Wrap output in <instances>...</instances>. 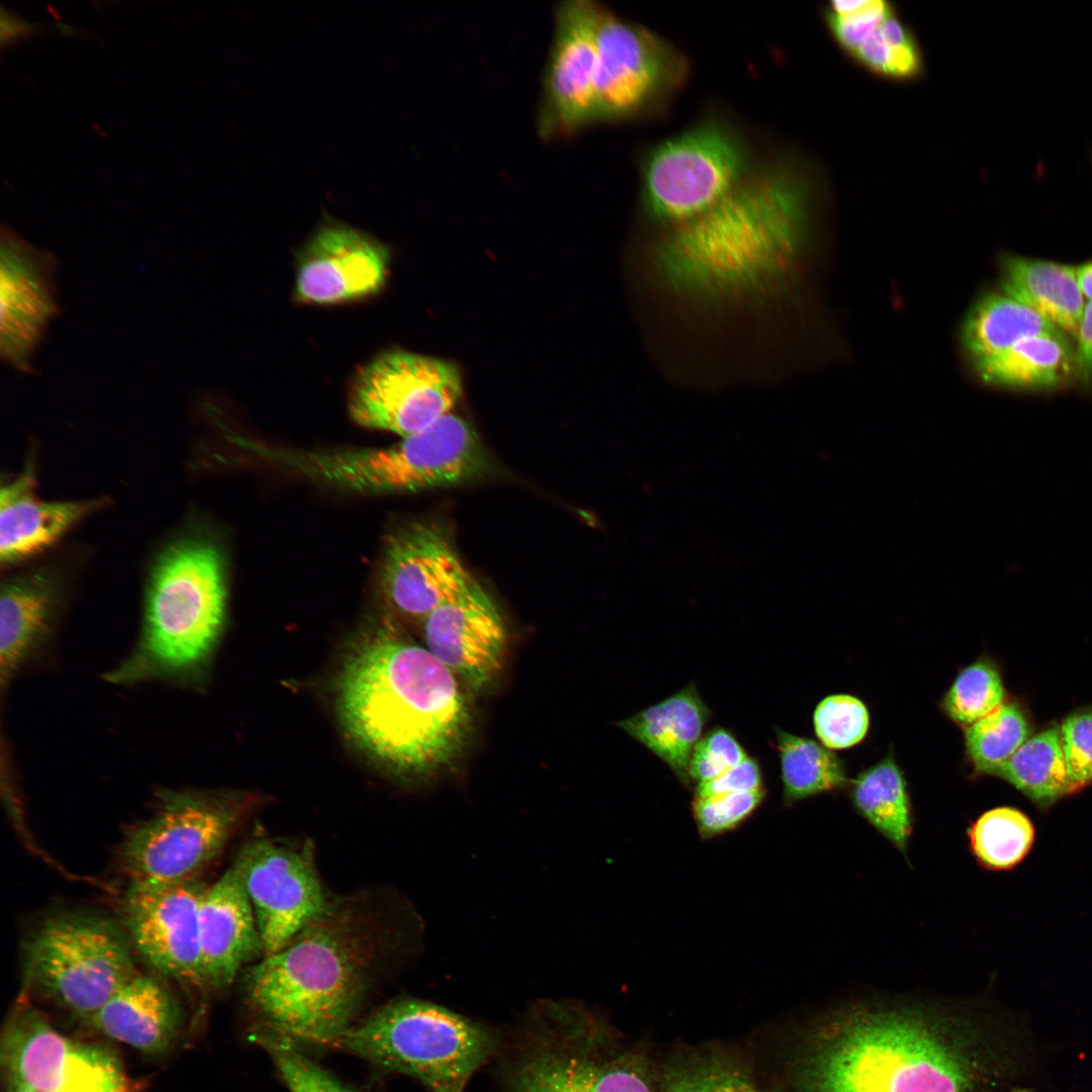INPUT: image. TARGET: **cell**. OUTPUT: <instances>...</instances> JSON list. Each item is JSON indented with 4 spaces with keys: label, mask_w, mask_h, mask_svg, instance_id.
<instances>
[{
    "label": "cell",
    "mask_w": 1092,
    "mask_h": 1092,
    "mask_svg": "<svg viewBox=\"0 0 1092 1092\" xmlns=\"http://www.w3.org/2000/svg\"><path fill=\"white\" fill-rule=\"evenodd\" d=\"M812 199V182L794 167L746 175L713 208L656 242L657 274L673 290L704 298L776 285L797 260Z\"/></svg>",
    "instance_id": "3957f363"
},
{
    "label": "cell",
    "mask_w": 1092,
    "mask_h": 1092,
    "mask_svg": "<svg viewBox=\"0 0 1092 1092\" xmlns=\"http://www.w3.org/2000/svg\"><path fill=\"white\" fill-rule=\"evenodd\" d=\"M59 260L2 226L0 236V356L15 370L33 374L32 358L49 324L60 314Z\"/></svg>",
    "instance_id": "2e32d148"
},
{
    "label": "cell",
    "mask_w": 1092,
    "mask_h": 1092,
    "mask_svg": "<svg viewBox=\"0 0 1092 1092\" xmlns=\"http://www.w3.org/2000/svg\"><path fill=\"white\" fill-rule=\"evenodd\" d=\"M461 392V377L452 363L393 350L361 368L348 406L358 425L404 438L449 414Z\"/></svg>",
    "instance_id": "7c38bea8"
},
{
    "label": "cell",
    "mask_w": 1092,
    "mask_h": 1092,
    "mask_svg": "<svg viewBox=\"0 0 1092 1092\" xmlns=\"http://www.w3.org/2000/svg\"><path fill=\"white\" fill-rule=\"evenodd\" d=\"M6 1081L36 1092H136L110 1049L71 1038L32 1007H18L1 1038Z\"/></svg>",
    "instance_id": "4fadbf2b"
},
{
    "label": "cell",
    "mask_w": 1092,
    "mask_h": 1092,
    "mask_svg": "<svg viewBox=\"0 0 1092 1092\" xmlns=\"http://www.w3.org/2000/svg\"><path fill=\"white\" fill-rule=\"evenodd\" d=\"M277 468L318 485L355 493L388 494L461 484L488 475L492 465L470 423L451 413L386 447H279Z\"/></svg>",
    "instance_id": "5b68a950"
},
{
    "label": "cell",
    "mask_w": 1092,
    "mask_h": 1092,
    "mask_svg": "<svg viewBox=\"0 0 1092 1092\" xmlns=\"http://www.w3.org/2000/svg\"><path fill=\"white\" fill-rule=\"evenodd\" d=\"M37 31V25L10 14L3 7L1 8L0 40L2 47L14 42L20 37L33 35Z\"/></svg>",
    "instance_id": "f6af8a7d"
},
{
    "label": "cell",
    "mask_w": 1092,
    "mask_h": 1092,
    "mask_svg": "<svg viewBox=\"0 0 1092 1092\" xmlns=\"http://www.w3.org/2000/svg\"><path fill=\"white\" fill-rule=\"evenodd\" d=\"M463 1088H464L463 1086H453V1087L439 1088V1089L434 1090L433 1092H462Z\"/></svg>",
    "instance_id": "681fc988"
},
{
    "label": "cell",
    "mask_w": 1092,
    "mask_h": 1092,
    "mask_svg": "<svg viewBox=\"0 0 1092 1092\" xmlns=\"http://www.w3.org/2000/svg\"><path fill=\"white\" fill-rule=\"evenodd\" d=\"M681 65L663 41L601 8L595 77L596 120L631 114L679 80Z\"/></svg>",
    "instance_id": "e0dca14e"
},
{
    "label": "cell",
    "mask_w": 1092,
    "mask_h": 1092,
    "mask_svg": "<svg viewBox=\"0 0 1092 1092\" xmlns=\"http://www.w3.org/2000/svg\"><path fill=\"white\" fill-rule=\"evenodd\" d=\"M1002 291L1031 308L1066 335L1076 337L1086 305L1076 266L1008 256L1001 265Z\"/></svg>",
    "instance_id": "83f0119b"
},
{
    "label": "cell",
    "mask_w": 1092,
    "mask_h": 1092,
    "mask_svg": "<svg viewBox=\"0 0 1092 1092\" xmlns=\"http://www.w3.org/2000/svg\"><path fill=\"white\" fill-rule=\"evenodd\" d=\"M54 577L43 570L23 573L2 584L0 663L8 679L47 635L58 602Z\"/></svg>",
    "instance_id": "4316f807"
},
{
    "label": "cell",
    "mask_w": 1092,
    "mask_h": 1092,
    "mask_svg": "<svg viewBox=\"0 0 1092 1092\" xmlns=\"http://www.w3.org/2000/svg\"><path fill=\"white\" fill-rule=\"evenodd\" d=\"M427 648L473 691L491 685L507 646V630L492 598L473 578L424 620Z\"/></svg>",
    "instance_id": "44dd1931"
},
{
    "label": "cell",
    "mask_w": 1092,
    "mask_h": 1092,
    "mask_svg": "<svg viewBox=\"0 0 1092 1092\" xmlns=\"http://www.w3.org/2000/svg\"><path fill=\"white\" fill-rule=\"evenodd\" d=\"M55 25L60 30V32L62 34L66 35V36H69V37L76 36V30L72 26H70L69 24H67L65 22H62V21H57L55 23Z\"/></svg>",
    "instance_id": "c3c4849f"
},
{
    "label": "cell",
    "mask_w": 1092,
    "mask_h": 1092,
    "mask_svg": "<svg viewBox=\"0 0 1092 1092\" xmlns=\"http://www.w3.org/2000/svg\"><path fill=\"white\" fill-rule=\"evenodd\" d=\"M225 800L168 792L156 811L130 828L119 849L129 883L166 884L190 878L223 848L239 823Z\"/></svg>",
    "instance_id": "30bf717a"
},
{
    "label": "cell",
    "mask_w": 1092,
    "mask_h": 1092,
    "mask_svg": "<svg viewBox=\"0 0 1092 1092\" xmlns=\"http://www.w3.org/2000/svg\"><path fill=\"white\" fill-rule=\"evenodd\" d=\"M993 776L1011 784L1041 809L1074 793L1056 727L1029 737Z\"/></svg>",
    "instance_id": "d6a6232c"
},
{
    "label": "cell",
    "mask_w": 1092,
    "mask_h": 1092,
    "mask_svg": "<svg viewBox=\"0 0 1092 1092\" xmlns=\"http://www.w3.org/2000/svg\"><path fill=\"white\" fill-rule=\"evenodd\" d=\"M84 1021L112 1039L158 1055L175 1041L182 1013L162 981L138 974Z\"/></svg>",
    "instance_id": "d4e9b609"
},
{
    "label": "cell",
    "mask_w": 1092,
    "mask_h": 1092,
    "mask_svg": "<svg viewBox=\"0 0 1092 1092\" xmlns=\"http://www.w3.org/2000/svg\"><path fill=\"white\" fill-rule=\"evenodd\" d=\"M225 573L218 548L182 538L158 558L148 586L143 637L130 667L179 674L200 665L223 624Z\"/></svg>",
    "instance_id": "8992f818"
},
{
    "label": "cell",
    "mask_w": 1092,
    "mask_h": 1092,
    "mask_svg": "<svg viewBox=\"0 0 1092 1092\" xmlns=\"http://www.w3.org/2000/svg\"><path fill=\"white\" fill-rule=\"evenodd\" d=\"M337 699L354 742L398 774L446 766L468 735L470 716L457 676L387 619L347 657Z\"/></svg>",
    "instance_id": "7a4b0ae2"
},
{
    "label": "cell",
    "mask_w": 1092,
    "mask_h": 1092,
    "mask_svg": "<svg viewBox=\"0 0 1092 1092\" xmlns=\"http://www.w3.org/2000/svg\"><path fill=\"white\" fill-rule=\"evenodd\" d=\"M337 1045L434 1091L465 1085L490 1057L495 1039L482 1024L445 1007L402 999L352 1025Z\"/></svg>",
    "instance_id": "ba28073f"
},
{
    "label": "cell",
    "mask_w": 1092,
    "mask_h": 1092,
    "mask_svg": "<svg viewBox=\"0 0 1092 1092\" xmlns=\"http://www.w3.org/2000/svg\"><path fill=\"white\" fill-rule=\"evenodd\" d=\"M973 1027L923 1005L853 1004L810 1030L793 1080L800 1092H979L997 1057Z\"/></svg>",
    "instance_id": "6da1fadb"
},
{
    "label": "cell",
    "mask_w": 1092,
    "mask_h": 1092,
    "mask_svg": "<svg viewBox=\"0 0 1092 1092\" xmlns=\"http://www.w3.org/2000/svg\"><path fill=\"white\" fill-rule=\"evenodd\" d=\"M813 725L820 742L829 749L859 743L867 735L870 716L864 704L851 695H831L818 703Z\"/></svg>",
    "instance_id": "74e56055"
},
{
    "label": "cell",
    "mask_w": 1092,
    "mask_h": 1092,
    "mask_svg": "<svg viewBox=\"0 0 1092 1092\" xmlns=\"http://www.w3.org/2000/svg\"><path fill=\"white\" fill-rule=\"evenodd\" d=\"M848 787L856 813L908 861L914 815L907 782L893 754L859 772Z\"/></svg>",
    "instance_id": "f546056e"
},
{
    "label": "cell",
    "mask_w": 1092,
    "mask_h": 1092,
    "mask_svg": "<svg viewBox=\"0 0 1092 1092\" xmlns=\"http://www.w3.org/2000/svg\"><path fill=\"white\" fill-rule=\"evenodd\" d=\"M824 17L839 47L870 72L893 80H912L922 73L918 41L890 2L831 1Z\"/></svg>",
    "instance_id": "7402d4cb"
},
{
    "label": "cell",
    "mask_w": 1092,
    "mask_h": 1092,
    "mask_svg": "<svg viewBox=\"0 0 1092 1092\" xmlns=\"http://www.w3.org/2000/svg\"><path fill=\"white\" fill-rule=\"evenodd\" d=\"M506 1071V1092H656L638 1053L574 1003H542Z\"/></svg>",
    "instance_id": "52a82bcc"
},
{
    "label": "cell",
    "mask_w": 1092,
    "mask_h": 1092,
    "mask_svg": "<svg viewBox=\"0 0 1092 1092\" xmlns=\"http://www.w3.org/2000/svg\"><path fill=\"white\" fill-rule=\"evenodd\" d=\"M290 1092H351L324 1069L279 1035L258 1036Z\"/></svg>",
    "instance_id": "f35d334b"
},
{
    "label": "cell",
    "mask_w": 1092,
    "mask_h": 1092,
    "mask_svg": "<svg viewBox=\"0 0 1092 1092\" xmlns=\"http://www.w3.org/2000/svg\"><path fill=\"white\" fill-rule=\"evenodd\" d=\"M748 757L743 746L727 729L715 727L694 747L689 778L696 786L714 780Z\"/></svg>",
    "instance_id": "60d3db41"
},
{
    "label": "cell",
    "mask_w": 1092,
    "mask_h": 1092,
    "mask_svg": "<svg viewBox=\"0 0 1092 1092\" xmlns=\"http://www.w3.org/2000/svg\"><path fill=\"white\" fill-rule=\"evenodd\" d=\"M238 866L250 897L265 956L283 948L330 908L307 842L267 838L248 842Z\"/></svg>",
    "instance_id": "5bb4252c"
},
{
    "label": "cell",
    "mask_w": 1092,
    "mask_h": 1092,
    "mask_svg": "<svg viewBox=\"0 0 1092 1092\" xmlns=\"http://www.w3.org/2000/svg\"><path fill=\"white\" fill-rule=\"evenodd\" d=\"M389 251L364 231L325 219L301 248L294 293L309 304H339L377 294L385 285Z\"/></svg>",
    "instance_id": "d6986e66"
},
{
    "label": "cell",
    "mask_w": 1092,
    "mask_h": 1092,
    "mask_svg": "<svg viewBox=\"0 0 1092 1092\" xmlns=\"http://www.w3.org/2000/svg\"><path fill=\"white\" fill-rule=\"evenodd\" d=\"M712 713L691 684L616 725L664 762L690 787L689 764Z\"/></svg>",
    "instance_id": "484cf974"
},
{
    "label": "cell",
    "mask_w": 1092,
    "mask_h": 1092,
    "mask_svg": "<svg viewBox=\"0 0 1092 1092\" xmlns=\"http://www.w3.org/2000/svg\"><path fill=\"white\" fill-rule=\"evenodd\" d=\"M762 785L760 765L755 758L748 756L722 776L697 785L695 797L707 798L748 792L763 788Z\"/></svg>",
    "instance_id": "7bdbcfd3"
},
{
    "label": "cell",
    "mask_w": 1092,
    "mask_h": 1092,
    "mask_svg": "<svg viewBox=\"0 0 1092 1092\" xmlns=\"http://www.w3.org/2000/svg\"><path fill=\"white\" fill-rule=\"evenodd\" d=\"M1010 1092H1031V1091H1028L1026 1089H1016V1090H1013V1091H1010Z\"/></svg>",
    "instance_id": "f907efd6"
},
{
    "label": "cell",
    "mask_w": 1092,
    "mask_h": 1092,
    "mask_svg": "<svg viewBox=\"0 0 1092 1092\" xmlns=\"http://www.w3.org/2000/svg\"><path fill=\"white\" fill-rule=\"evenodd\" d=\"M1059 730L1069 779L1076 793L1092 783V710L1071 714Z\"/></svg>",
    "instance_id": "b9f144b4"
},
{
    "label": "cell",
    "mask_w": 1092,
    "mask_h": 1092,
    "mask_svg": "<svg viewBox=\"0 0 1092 1092\" xmlns=\"http://www.w3.org/2000/svg\"><path fill=\"white\" fill-rule=\"evenodd\" d=\"M1076 276L1086 301H1092V260L1076 266Z\"/></svg>",
    "instance_id": "bcb514c9"
},
{
    "label": "cell",
    "mask_w": 1092,
    "mask_h": 1092,
    "mask_svg": "<svg viewBox=\"0 0 1092 1092\" xmlns=\"http://www.w3.org/2000/svg\"><path fill=\"white\" fill-rule=\"evenodd\" d=\"M600 12L586 0L565 1L556 8L539 113L544 138L570 134L596 120Z\"/></svg>",
    "instance_id": "ac0fdd59"
},
{
    "label": "cell",
    "mask_w": 1092,
    "mask_h": 1092,
    "mask_svg": "<svg viewBox=\"0 0 1092 1092\" xmlns=\"http://www.w3.org/2000/svg\"><path fill=\"white\" fill-rule=\"evenodd\" d=\"M380 934L360 907L329 910L246 975L248 1002L277 1035L337 1045L379 963Z\"/></svg>",
    "instance_id": "277c9868"
},
{
    "label": "cell",
    "mask_w": 1092,
    "mask_h": 1092,
    "mask_svg": "<svg viewBox=\"0 0 1092 1092\" xmlns=\"http://www.w3.org/2000/svg\"><path fill=\"white\" fill-rule=\"evenodd\" d=\"M775 731L786 806L848 786L843 762L829 748L780 728Z\"/></svg>",
    "instance_id": "836d02e7"
},
{
    "label": "cell",
    "mask_w": 1092,
    "mask_h": 1092,
    "mask_svg": "<svg viewBox=\"0 0 1092 1092\" xmlns=\"http://www.w3.org/2000/svg\"><path fill=\"white\" fill-rule=\"evenodd\" d=\"M1005 690L996 666L978 659L957 675L941 701L945 715L967 728L1004 703Z\"/></svg>",
    "instance_id": "8d00e7d4"
},
{
    "label": "cell",
    "mask_w": 1092,
    "mask_h": 1092,
    "mask_svg": "<svg viewBox=\"0 0 1092 1092\" xmlns=\"http://www.w3.org/2000/svg\"><path fill=\"white\" fill-rule=\"evenodd\" d=\"M1054 332L1061 331L1001 290L986 295L972 308L964 325L963 341L977 365L1026 338Z\"/></svg>",
    "instance_id": "4dcf8cb0"
},
{
    "label": "cell",
    "mask_w": 1092,
    "mask_h": 1092,
    "mask_svg": "<svg viewBox=\"0 0 1092 1092\" xmlns=\"http://www.w3.org/2000/svg\"><path fill=\"white\" fill-rule=\"evenodd\" d=\"M473 578L447 533L431 523H415L394 535L381 569L382 587L391 605L422 621Z\"/></svg>",
    "instance_id": "ffe728a7"
},
{
    "label": "cell",
    "mask_w": 1092,
    "mask_h": 1092,
    "mask_svg": "<svg viewBox=\"0 0 1092 1092\" xmlns=\"http://www.w3.org/2000/svg\"><path fill=\"white\" fill-rule=\"evenodd\" d=\"M765 796L763 788L714 797H695L692 811L702 838H711L734 829L750 817Z\"/></svg>",
    "instance_id": "ab89813d"
},
{
    "label": "cell",
    "mask_w": 1092,
    "mask_h": 1092,
    "mask_svg": "<svg viewBox=\"0 0 1092 1092\" xmlns=\"http://www.w3.org/2000/svg\"><path fill=\"white\" fill-rule=\"evenodd\" d=\"M1076 376L1092 384V301H1087L1076 335Z\"/></svg>",
    "instance_id": "ee69618b"
},
{
    "label": "cell",
    "mask_w": 1092,
    "mask_h": 1092,
    "mask_svg": "<svg viewBox=\"0 0 1092 1092\" xmlns=\"http://www.w3.org/2000/svg\"><path fill=\"white\" fill-rule=\"evenodd\" d=\"M745 154L718 124L704 123L663 142L649 156L643 175L646 209L672 225L713 208L745 178Z\"/></svg>",
    "instance_id": "8fae6325"
},
{
    "label": "cell",
    "mask_w": 1092,
    "mask_h": 1092,
    "mask_svg": "<svg viewBox=\"0 0 1092 1092\" xmlns=\"http://www.w3.org/2000/svg\"><path fill=\"white\" fill-rule=\"evenodd\" d=\"M136 975L123 932L95 915L50 917L24 946L26 983L81 1019L95 1013Z\"/></svg>",
    "instance_id": "9c48e42d"
},
{
    "label": "cell",
    "mask_w": 1092,
    "mask_h": 1092,
    "mask_svg": "<svg viewBox=\"0 0 1092 1092\" xmlns=\"http://www.w3.org/2000/svg\"><path fill=\"white\" fill-rule=\"evenodd\" d=\"M31 466L0 492V558L12 564L54 545L69 530L106 505L105 498L44 502L34 492Z\"/></svg>",
    "instance_id": "cb8c5ba5"
},
{
    "label": "cell",
    "mask_w": 1092,
    "mask_h": 1092,
    "mask_svg": "<svg viewBox=\"0 0 1092 1092\" xmlns=\"http://www.w3.org/2000/svg\"><path fill=\"white\" fill-rule=\"evenodd\" d=\"M1029 735L1030 726L1022 708L1004 702L965 728L966 754L977 774L993 776Z\"/></svg>",
    "instance_id": "d590c367"
},
{
    "label": "cell",
    "mask_w": 1092,
    "mask_h": 1092,
    "mask_svg": "<svg viewBox=\"0 0 1092 1092\" xmlns=\"http://www.w3.org/2000/svg\"><path fill=\"white\" fill-rule=\"evenodd\" d=\"M987 383L1008 388L1044 390L1076 376L1075 347L1062 332L1026 338L976 365Z\"/></svg>",
    "instance_id": "f1b7e54d"
},
{
    "label": "cell",
    "mask_w": 1092,
    "mask_h": 1092,
    "mask_svg": "<svg viewBox=\"0 0 1092 1092\" xmlns=\"http://www.w3.org/2000/svg\"><path fill=\"white\" fill-rule=\"evenodd\" d=\"M6 1084H7L6 1092H36L33 1089H31L30 1087H28V1086H26V1085H24L22 1083H19V1082L6 1081Z\"/></svg>",
    "instance_id": "7dc6e473"
},
{
    "label": "cell",
    "mask_w": 1092,
    "mask_h": 1092,
    "mask_svg": "<svg viewBox=\"0 0 1092 1092\" xmlns=\"http://www.w3.org/2000/svg\"><path fill=\"white\" fill-rule=\"evenodd\" d=\"M1035 836L1031 819L1011 806L983 812L966 829L971 855L990 872H1007L1019 866L1032 849Z\"/></svg>",
    "instance_id": "e575fe53"
},
{
    "label": "cell",
    "mask_w": 1092,
    "mask_h": 1092,
    "mask_svg": "<svg viewBox=\"0 0 1092 1092\" xmlns=\"http://www.w3.org/2000/svg\"><path fill=\"white\" fill-rule=\"evenodd\" d=\"M206 888L194 878L166 884H135L123 901L130 941L157 972L205 988L199 912Z\"/></svg>",
    "instance_id": "9a60e30c"
},
{
    "label": "cell",
    "mask_w": 1092,
    "mask_h": 1092,
    "mask_svg": "<svg viewBox=\"0 0 1092 1092\" xmlns=\"http://www.w3.org/2000/svg\"><path fill=\"white\" fill-rule=\"evenodd\" d=\"M199 933L205 988H228L245 964L264 952L254 909L235 862L206 889Z\"/></svg>",
    "instance_id": "603a6c76"
},
{
    "label": "cell",
    "mask_w": 1092,
    "mask_h": 1092,
    "mask_svg": "<svg viewBox=\"0 0 1092 1092\" xmlns=\"http://www.w3.org/2000/svg\"><path fill=\"white\" fill-rule=\"evenodd\" d=\"M656 1092H772L733 1054L696 1048L672 1057L656 1074Z\"/></svg>",
    "instance_id": "1f68e13d"
}]
</instances>
